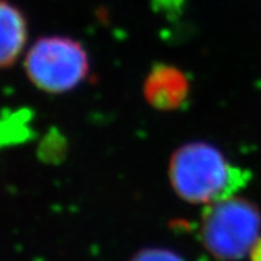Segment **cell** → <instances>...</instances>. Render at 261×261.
Returning <instances> with one entry per match:
<instances>
[{"label":"cell","instance_id":"1","mask_svg":"<svg viewBox=\"0 0 261 261\" xmlns=\"http://www.w3.org/2000/svg\"><path fill=\"white\" fill-rule=\"evenodd\" d=\"M169 178L176 195L192 204L210 205L236 196L249 174L205 142L180 146L170 159Z\"/></svg>","mask_w":261,"mask_h":261},{"label":"cell","instance_id":"2","mask_svg":"<svg viewBox=\"0 0 261 261\" xmlns=\"http://www.w3.org/2000/svg\"><path fill=\"white\" fill-rule=\"evenodd\" d=\"M261 215L253 203L232 196L205 205L200 222V240L212 257L238 261L260 242Z\"/></svg>","mask_w":261,"mask_h":261},{"label":"cell","instance_id":"3","mask_svg":"<svg viewBox=\"0 0 261 261\" xmlns=\"http://www.w3.org/2000/svg\"><path fill=\"white\" fill-rule=\"evenodd\" d=\"M27 79L49 94L68 93L89 73V57L83 44L68 36H44L28 48L24 57Z\"/></svg>","mask_w":261,"mask_h":261},{"label":"cell","instance_id":"4","mask_svg":"<svg viewBox=\"0 0 261 261\" xmlns=\"http://www.w3.org/2000/svg\"><path fill=\"white\" fill-rule=\"evenodd\" d=\"M190 92L189 80L175 66L156 65L146 77L143 96L158 110H175L183 105Z\"/></svg>","mask_w":261,"mask_h":261},{"label":"cell","instance_id":"5","mask_svg":"<svg viewBox=\"0 0 261 261\" xmlns=\"http://www.w3.org/2000/svg\"><path fill=\"white\" fill-rule=\"evenodd\" d=\"M27 41L28 23L24 13L8 0H0V70L16 63Z\"/></svg>","mask_w":261,"mask_h":261},{"label":"cell","instance_id":"6","mask_svg":"<svg viewBox=\"0 0 261 261\" xmlns=\"http://www.w3.org/2000/svg\"><path fill=\"white\" fill-rule=\"evenodd\" d=\"M129 261H185L176 252L167 248L150 247L143 248L132 256Z\"/></svg>","mask_w":261,"mask_h":261},{"label":"cell","instance_id":"7","mask_svg":"<svg viewBox=\"0 0 261 261\" xmlns=\"http://www.w3.org/2000/svg\"><path fill=\"white\" fill-rule=\"evenodd\" d=\"M251 253L253 255V261H261V240L255 245Z\"/></svg>","mask_w":261,"mask_h":261}]
</instances>
